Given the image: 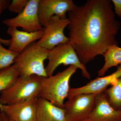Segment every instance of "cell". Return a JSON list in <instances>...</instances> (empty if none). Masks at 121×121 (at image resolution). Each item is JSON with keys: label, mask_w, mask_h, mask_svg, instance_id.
Wrapping results in <instances>:
<instances>
[{"label": "cell", "mask_w": 121, "mask_h": 121, "mask_svg": "<svg viewBox=\"0 0 121 121\" xmlns=\"http://www.w3.org/2000/svg\"><path fill=\"white\" fill-rule=\"evenodd\" d=\"M78 69L76 67L71 65L55 75L43 77L40 85L39 97L63 109L64 100L67 98L70 89V79Z\"/></svg>", "instance_id": "obj_2"}, {"label": "cell", "mask_w": 121, "mask_h": 121, "mask_svg": "<svg viewBox=\"0 0 121 121\" xmlns=\"http://www.w3.org/2000/svg\"><path fill=\"white\" fill-rule=\"evenodd\" d=\"M103 56L105 63L103 67L98 72L99 77L104 76L111 68L121 64V48L117 45L111 46Z\"/></svg>", "instance_id": "obj_15"}, {"label": "cell", "mask_w": 121, "mask_h": 121, "mask_svg": "<svg viewBox=\"0 0 121 121\" xmlns=\"http://www.w3.org/2000/svg\"><path fill=\"white\" fill-rule=\"evenodd\" d=\"M90 121V120H89L88 119H86V120H84V121Z\"/></svg>", "instance_id": "obj_23"}, {"label": "cell", "mask_w": 121, "mask_h": 121, "mask_svg": "<svg viewBox=\"0 0 121 121\" xmlns=\"http://www.w3.org/2000/svg\"><path fill=\"white\" fill-rule=\"evenodd\" d=\"M104 93L111 105L116 110H121V77Z\"/></svg>", "instance_id": "obj_17"}, {"label": "cell", "mask_w": 121, "mask_h": 121, "mask_svg": "<svg viewBox=\"0 0 121 121\" xmlns=\"http://www.w3.org/2000/svg\"><path fill=\"white\" fill-rule=\"evenodd\" d=\"M114 7L115 13L121 18V0H112Z\"/></svg>", "instance_id": "obj_20"}, {"label": "cell", "mask_w": 121, "mask_h": 121, "mask_svg": "<svg viewBox=\"0 0 121 121\" xmlns=\"http://www.w3.org/2000/svg\"><path fill=\"white\" fill-rule=\"evenodd\" d=\"M29 0H13L8 8L9 11L12 13L20 14L27 4Z\"/></svg>", "instance_id": "obj_19"}, {"label": "cell", "mask_w": 121, "mask_h": 121, "mask_svg": "<svg viewBox=\"0 0 121 121\" xmlns=\"http://www.w3.org/2000/svg\"><path fill=\"white\" fill-rule=\"evenodd\" d=\"M39 0H29L23 11L16 16L3 21L2 23L8 27H21L24 31L35 32L43 30L38 15Z\"/></svg>", "instance_id": "obj_8"}, {"label": "cell", "mask_w": 121, "mask_h": 121, "mask_svg": "<svg viewBox=\"0 0 121 121\" xmlns=\"http://www.w3.org/2000/svg\"><path fill=\"white\" fill-rule=\"evenodd\" d=\"M0 43L4 45L9 46L10 44V39H2L0 37Z\"/></svg>", "instance_id": "obj_22"}, {"label": "cell", "mask_w": 121, "mask_h": 121, "mask_svg": "<svg viewBox=\"0 0 121 121\" xmlns=\"http://www.w3.org/2000/svg\"><path fill=\"white\" fill-rule=\"evenodd\" d=\"M43 77L36 75H20L13 86L0 95V104L11 105L39 97Z\"/></svg>", "instance_id": "obj_3"}, {"label": "cell", "mask_w": 121, "mask_h": 121, "mask_svg": "<svg viewBox=\"0 0 121 121\" xmlns=\"http://www.w3.org/2000/svg\"><path fill=\"white\" fill-rule=\"evenodd\" d=\"M121 77V64L117 66L116 71L109 75L97 78L81 87L70 88L69 89L67 98L80 94L97 95L100 94L104 92L109 85L111 84L112 86L115 84L118 79Z\"/></svg>", "instance_id": "obj_11"}, {"label": "cell", "mask_w": 121, "mask_h": 121, "mask_svg": "<svg viewBox=\"0 0 121 121\" xmlns=\"http://www.w3.org/2000/svg\"><path fill=\"white\" fill-rule=\"evenodd\" d=\"M36 97L17 104H0V110L5 113L11 121H36Z\"/></svg>", "instance_id": "obj_10"}, {"label": "cell", "mask_w": 121, "mask_h": 121, "mask_svg": "<svg viewBox=\"0 0 121 121\" xmlns=\"http://www.w3.org/2000/svg\"><path fill=\"white\" fill-rule=\"evenodd\" d=\"M110 0H88L68 13L69 43L81 62L86 65L108 48L118 45L116 36L120 23Z\"/></svg>", "instance_id": "obj_1"}, {"label": "cell", "mask_w": 121, "mask_h": 121, "mask_svg": "<svg viewBox=\"0 0 121 121\" xmlns=\"http://www.w3.org/2000/svg\"><path fill=\"white\" fill-rule=\"evenodd\" d=\"M76 5L72 0H39L38 15L41 25L45 27L51 17L57 16L67 18L66 13L73 11Z\"/></svg>", "instance_id": "obj_9"}, {"label": "cell", "mask_w": 121, "mask_h": 121, "mask_svg": "<svg viewBox=\"0 0 121 121\" xmlns=\"http://www.w3.org/2000/svg\"><path fill=\"white\" fill-rule=\"evenodd\" d=\"M96 95L80 94L68 98L63 108L66 121H82L88 119L95 107Z\"/></svg>", "instance_id": "obj_6"}, {"label": "cell", "mask_w": 121, "mask_h": 121, "mask_svg": "<svg viewBox=\"0 0 121 121\" xmlns=\"http://www.w3.org/2000/svg\"><path fill=\"white\" fill-rule=\"evenodd\" d=\"M49 50L37 45L36 42L29 44L15 60L20 75H36L47 77L44 60L48 59Z\"/></svg>", "instance_id": "obj_4"}, {"label": "cell", "mask_w": 121, "mask_h": 121, "mask_svg": "<svg viewBox=\"0 0 121 121\" xmlns=\"http://www.w3.org/2000/svg\"><path fill=\"white\" fill-rule=\"evenodd\" d=\"M48 63L45 68L48 77L53 75L55 70L61 64L72 65L82 70L83 77L91 79V75L86 66L81 62L74 48L69 43L60 44L49 50L48 55Z\"/></svg>", "instance_id": "obj_5"}, {"label": "cell", "mask_w": 121, "mask_h": 121, "mask_svg": "<svg viewBox=\"0 0 121 121\" xmlns=\"http://www.w3.org/2000/svg\"><path fill=\"white\" fill-rule=\"evenodd\" d=\"M69 22L68 18L61 19L57 16L52 17L44 28L43 36L36 42L37 45L50 50L60 44L69 43V38L64 32Z\"/></svg>", "instance_id": "obj_7"}, {"label": "cell", "mask_w": 121, "mask_h": 121, "mask_svg": "<svg viewBox=\"0 0 121 121\" xmlns=\"http://www.w3.org/2000/svg\"><path fill=\"white\" fill-rule=\"evenodd\" d=\"M11 2L9 0H0V16L4 11L8 8Z\"/></svg>", "instance_id": "obj_21"}, {"label": "cell", "mask_w": 121, "mask_h": 121, "mask_svg": "<svg viewBox=\"0 0 121 121\" xmlns=\"http://www.w3.org/2000/svg\"><path fill=\"white\" fill-rule=\"evenodd\" d=\"M88 119L90 121H121V110L113 108L103 92L96 95L95 107Z\"/></svg>", "instance_id": "obj_12"}, {"label": "cell", "mask_w": 121, "mask_h": 121, "mask_svg": "<svg viewBox=\"0 0 121 121\" xmlns=\"http://www.w3.org/2000/svg\"><path fill=\"white\" fill-rule=\"evenodd\" d=\"M36 121H66L65 111L46 99L39 97L36 111Z\"/></svg>", "instance_id": "obj_14"}, {"label": "cell", "mask_w": 121, "mask_h": 121, "mask_svg": "<svg viewBox=\"0 0 121 121\" xmlns=\"http://www.w3.org/2000/svg\"><path fill=\"white\" fill-rule=\"evenodd\" d=\"M16 66L13 64L0 71V94L13 86L20 76Z\"/></svg>", "instance_id": "obj_16"}, {"label": "cell", "mask_w": 121, "mask_h": 121, "mask_svg": "<svg viewBox=\"0 0 121 121\" xmlns=\"http://www.w3.org/2000/svg\"><path fill=\"white\" fill-rule=\"evenodd\" d=\"M8 34L11 36L9 50L20 54L29 44L41 39L43 30L28 32L20 31L15 27H8Z\"/></svg>", "instance_id": "obj_13"}, {"label": "cell", "mask_w": 121, "mask_h": 121, "mask_svg": "<svg viewBox=\"0 0 121 121\" xmlns=\"http://www.w3.org/2000/svg\"><path fill=\"white\" fill-rule=\"evenodd\" d=\"M19 54L5 48L0 43V71L13 65Z\"/></svg>", "instance_id": "obj_18"}, {"label": "cell", "mask_w": 121, "mask_h": 121, "mask_svg": "<svg viewBox=\"0 0 121 121\" xmlns=\"http://www.w3.org/2000/svg\"></svg>", "instance_id": "obj_24"}]
</instances>
